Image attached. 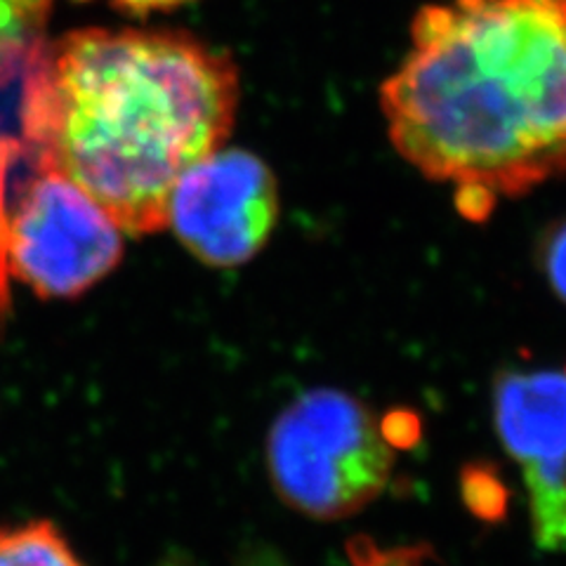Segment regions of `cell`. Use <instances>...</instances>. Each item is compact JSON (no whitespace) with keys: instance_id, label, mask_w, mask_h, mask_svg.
Returning <instances> with one entry per match:
<instances>
[{"instance_id":"6da1fadb","label":"cell","mask_w":566,"mask_h":566,"mask_svg":"<svg viewBox=\"0 0 566 566\" xmlns=\"http://www.w3.org/2000/svg\"><path fill=\"white\" fill-rule=\"evenodd\" d=\"M406 164L470 220L566 175V0H441L380 85Z\"/></svg>"},{"instance_id":"7a4b0ae2","label":"cell","mask_w":566,"mask_h":566,"mask_svg":"<svg viewBox=\"0 0 566 566\" xmlns=\"http://www.w3.org/2000/svg\"><path fill=\"white\" fill-rule=\"evenodd\" d=\"M237 109L234 62L191 35L81 29L33 52L22 126L39 166L145 237L166 227L175 182L224 147Z\"/></svg>"},{"instance_id":"3957f363","label":"cell","mask_w":566,"mask_h":566,"mask_svg":"<svg viewBox=\"0 0 566 566\" xmlns=\"http://www.w3.org/2000/svg\"><path fill=\"white\" fill-rule=\"evenodd\" d=\"M397 447V432L361 399L316 387L276 416L264 458L289 507L314 520H345L387 489Z\"/></svg>"},{"instance_id":"277c9868","label":"cell","mask_w":566,"mask_h":566,"mask_svg":"<svg viewBox=\"0 0 566 566\" xmlns=\"http://www.w3.org/2000/svg\"><path fill=\"white\" fill-rule=\"evenodd\" d=\"M8 268L41 297H76L114 272L123 232L55 168L39 166L6 229Z\"/></svg>"},{"instance_id":"5b68a950","label":"cell","mask_w":566,"mask_h":566,"mask_svg":"<svg viewBox=\"0 0 566 566\" xmlns=\"http://www.w3.org/2000/svg\"><path fill=\"white\" fill-rule=\"evenodd\" d=\"M279 212L272 168L253 151L220 147L175 182L166 227L208 268L229 270L268 245Z\"/></svg>"},{"instance_id":"8992f818","label":"cell","mask_w":566,"mask_h":566,"mask_svg":"<svg viewBox=\"0 0 566 566\" xmlns=\"http://www.w3.org/2000/svg\"><path fill=\"white\" fill-rule=\"evenodd\" d=\"M493 420L522 470L541 551H566V370H515L495 382Z\"/></svg>"},{"instance_id":"52a82bcc","label":"cell","mask_w":566,"mask_h":566,"mask_svg":"<svg viewBox=\"0 0 566 566\" xmlns=\"http://www.w3.org/2000/svg\"><path fill=\"white\" fill-rule=\"evenodd\" d=\"M0 566H85L62 531L45 520L0 528Z\"/></svg>"},{"instance_id":"ba28073f","label":"cell","mask_w":566,"mask_h":566,"mask_svg":"<svg viewBox=\"0 0 566 566\" xmlns=\"http://www.w3.org/2000/svg\"><path fill=\"white\" fill-rule=\"evenodd\" d=\"M52 0H0V83L39 50Z\"/></svg>"},{"instance_id":"9c48e42d","label":"cell","mask_w":566,"mask_h":566,"mask_svg":"<svg viewBox=\"0 0 566 566\" xmlns=\"http://www.w3.org/2000/svg\"><path fill=\"white\" fill-rule=\"evenodd\" d=\"M543 270L557 297L566 305V222L553 227L543 243Z\"/></svg>"},{"instance_id":"30bf717a","label":"cell","mask_w":566,"mask_h":566,"mask_svg":"<svg viewBox=\"0 0 566 566\" xmlns=\"http://www.w3.org/2000/svg\"><path fill=\"white\" fill-rule=\"evenodd\" d=\"M189 0H116V6H120L123 10L128 12H137V14H147V12H156V10H170L177 6H185Z\"/></svg>"},{"instance_id":"8fae6325","label":"cell","mask_w":566,"mask_h":566,"mask_svg":"<svg viewBox=\"0 0 566 566\" xmlns=\"http://www.w3.org/2000/svg\"><path fill=\"white\" fill-rule=\"evenodd\" d=\"M264 566H270V564H264Z\"/></svg>"}]
</instances>
